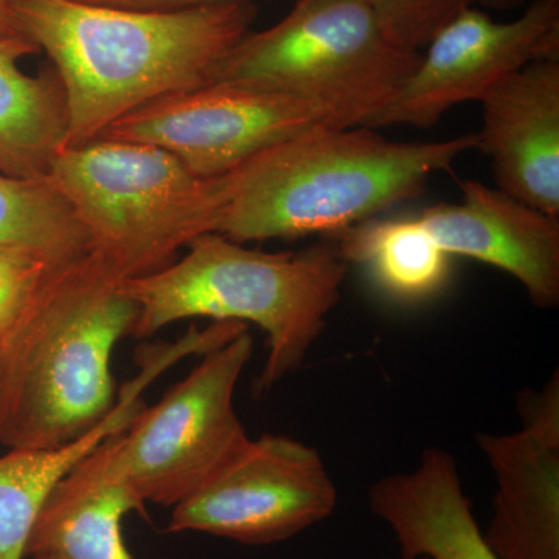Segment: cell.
Wrapping results in <instances>:
<instances>
[{"instance_id": "52a82bcc", "label": "cell", "mask_w": 559, "mask_h": 559, "mask_svg": "<svg viewBox=\"0 0 559 559\" xmlns=\"http://www.w3.org/2000/svg\"><path fill=\"white\" fill-rule=\"evenodd\" d=\"M253 353L249 330L212 349L186 380L83 460L143 502L176 507L218 477L250 440L234 396Z\"/></svg>"}, {"instance_id": "6da1fadb", "label": "cell", "mask_w": 559, "mask_h": 559, "mask_svg": "<svg viewBox=\"0 0 559 559\" xmlns=\"http://www.w3.org/2000/svg\"><path fill=\"white\" fill-rule=\"evenodd\" d=\"M16 9L25 35L46 51L64 87V148L100 138L151 102L209 84L257 16L252 0L171 11L16 0Z\"/></svg>"}, {"instance_id": "277c9868", "label": "cell", "mask_w": 559, "mask_h": 559, "mask_svg": "<svg viewBox=\"0 0 559 559\" xmlns=\"http://www.w3.org/2000/svg\"><path fill=\"white\" fill-rule=\"evenodd\" d=\"M187 248L183 259L124 283L138 305L132 336H154L193 318L259 325L270 345L255 382L257 395H264L304 366L341 301L348 264L334 248L264 252L216 231Z\"/></svg>"}, {"instance_id": "7c38bea8", "label": "cell", "mask_w": 559, "mask_h": 559, "mask_svg": "<svg viewBox=\"0 0 559 559\" xmlns=\"http://www.w3.org/2000/svg\"><path fill=\"white\" fill-rule=\"evenodd\" d=\"M460 204L425 209L418 219L448 255L491 264L521 283L538 308L559 301V219L477 180Z\"/></svg>"}, {"instance_id": "5b68a950", "label": "cell", "mask_w": 559, "mask_h": 559, "mask_svg": "<svg viewBox=\"0 0 559 559\" xmlns=\"http://www.w3.org/2000/svg\"><path fill=\"white\" fill-rule=\"evenodd\" d=\"M46 180L83 227L86 252L127 280L164 270L215 230L219 178H197L146 143L98 138L64 148Z\"/></svg>"}, {"instance_id": "cb8c5ba5", "label": "cell", "mask_w": 559, "mask_h": 559, "mask_svg": "<svg viewBox=\"0 0 559 559\" xmlns=\"http://www.w3.org/2000/svg\"><path fill=\"white\" fill-rule=\"evenodd\" d=\"M525 0H476V3H480L485 9L492 10H511L522 5Z\"/></svg>"}, {"instance_id": "d4e9b609", "label": "cell", "mask_w": 559, "mask_h": 559, "mask_svg": "<svg viewBox=\"0 0 559 559\" xmlns=\"http://www.w3.org/2000/svg\"><path fill=\"white\" fill-rule=\"evenodd\" d=\"M409 559H428V558H409Z\"/></svg>"}, {"instance_id": "3957f363", "label": "cell", "mask_w": 559, "mask_h": 559, "mask_svg": "<svg viewBox=\"0 0 559 559\" xmlns=\"http://www.w3.org/2000/svg\"><path fill=\"white\" fill-rule=\"evenodd\" d=\"M90 252L58 264L0 344V443L46 450L94 429L117 401L110 358L138 305Z\"/></svg>"}, {"instance_id": "9c48e42d", "label": "cell", "mask_w": 559, "mask_h": 559, "mask_svg": "<svg viewBox=\"0 0 559 559\" xmlns=\"http://www.w3.org/2000/svg\"><path fill=\"white\" fill-rule=\"evenodd\" d=\"M336 503L337 489L318 451L288 437L263 436L178 503L165 532L270 546L326 520Z\"/></svg>"}, {"instance_id": "ba28073f", "label": "cell", "mask_w": 559, "mask_h": 559, "mask_svg": "<svg viewBox=\"0 0 559 559\" xmlns=\"http://www.w3.org/2000/svg\"><path fill=\"white\" fill-rule=\"evenodd\" d=\"M316 124L334 127L322 109L299 98L212 83L132 110L100 138L157 146L197 178L216 179Z\"/></svg>"}, {"instance_id": "9a60e30c", "label": "cell", "mask_w": 559, "mask_h": 559, "mask_svg": "<svg viewBox=\"0 0 559 559\" xmlns=\"http://www.w3.org/2000/svg\"><path fill=\"white\" fill-rule=\"evenodd\" d=\"M83 460L40 509L25 559H132L121 521L130 513L146 518V503L127 485L92 473Z\"/></svg>"}, {"instance_id": "ffe728a7", "label": "cell", "mask_w": 559, "mask_h": 559, "mask_svg": "<svg viewBox=\"0 0 559 559\" xmlns=\"http://www.w3.org/2000/svg\"><path fill=\"white\" fill-rule=\"evenodd\" d=\"M61 259L31 246L0 245V344L16 329Z\"/></svg>"}, {"instance_id": "7402d4cb", "label": "cell", "mask_w": 559, "mask_h": 559, "mask_svg": "<svg viewBox=\"0 0 559 559\" xmlns=\"http://www.w3.org/2000/svg\"><path fill=\"white\" fill-rule=\"evenodd\" d=\"M79 2L114 7V9L171 11L221 5V3L248 2V0H79Z\"/></svg>"}, {"instance_id": "ac0fdd59", "label": "cell", "mask_w": 559, "mask_h": 559, "mask_svg": "<svg viewBox=\"0 0 559 559\" xmlns=\"http://www.w3.org/2000/svg\"><path fill=\"white\" fill-rule=\"evenodd\" d=\"M130 421V406L117 403L80 439L46 450H10L0 457V559H25L33 525L51 491L81 460Z\"/></svg>"}, {"instance_id": "7a4b0ae2", "label": "cell", "mask_w": 559, "mask_h": 559, "mask_svg": "<svg viewBox=\"0 0 559 559\" xmlns=\"http://www.w3.org/2000/svg\"><path fill=\"white\" fill-rule=\"evenodd\" d=\"M473 150L477 134L393 142L373 128L316 124L221 176L213 231L242 245L336 235L414 200Z\"/></svg>"}, {"instance_id": "30bf717a", "label": "cell", "mask_w": 559, "mask_h": 559, "mask_svg": "<svg viewBox=\"0 0 559 559\" xmlns=\"http://www.w3.org/2000/svg\"><path fill=\"white\" fill-rule=\"evenodd\" d=\"M417 68L369 128L436 127L454 106L480 102L499 81L532 62L559 60V0H532L499 22L468 7L426 46Z\"/></svg>"}, {"instance_id": "d6986e66", "label": "cell", "mask_w": 559, "mask_h": 559, "mask_svg": "<svg viewBox=\"0 0 559 559\" xmlns=\"http://www.w3.org/2000/svg\"><path fill=\"white\" fill-rule=\"evenodd\" d=\"M0 245L31 246L75 259L86 252L83 227L46 179L0 173Z\"/></svg>"}, {"instance_id": "484cf974", "label": "cell", "mask_w": 559, "mask_h": 559, "mask_svg": "<svg viewBox=\"0 0 559 559\" xmlns=\"http://www.w3.org/2000/svg\"><path fill=\"white\" fill-rule=\"evenodd\" d=\"M0 392H2V389H0Z\"/></svg>"}, {"instance_id": "8fae6325", "label": "cell", "mask_w": 559, "mask_h": 559, "mask_svg": "<svg viewBox=\"0 0 559 559\" xmlns=\"http://www.w3.org/2000/svg\"><path fill=\"white\" fill-rule=\"evenodd\" d=\"M518 406V432L476 436L498 485L484 536L500 559H559L558 371Z\"/></svg>"}, {"instance_id": "8992f818", "label": "cell", "mask_w": 559, "mask_h": 559, "mask_svg": "<svg viewBox=\"0 0 559 559\" xmlns=\"http://www.w3.org/2000/svg\"><path fill=\"white\" fill-rule=\"evenodd\" d=\"M421 53L396 47L359 0H297L263 32H249L209 84L289 95L322 109L336 128H369Z\"/></svg>"}, {"instance_id": "603a6c76", "label": "cell", "mask_w": 559, "mask_h": 559, "mask_svg": "<svg viewBox=\"0 0 559 559\" xmlns=\"http://www.w3.org/2000/svg\"><path fill=\"white\" fill-rule=\"evenodd\" d=\"M0 38H28L17 14L16 0H0Z\"/></svg>"}, {"instance_id": "2e32d148", "label": "cell", "mask_w": 559, "mask_h": 559, "mask_svg": "<svg viewBox=\"0 0 559 559\" xmlns=\"http://www.w3.org/2000/svg\"><path fill=\"white\" fill-rule=\"evenodd\" d=\"M40 53L28 38H0V173L47 179L64 150L69 117L64 87L49 64L27 75L21 60Z\"/></svg>"}, {"instance_id": "44dd1931", "label": "cell", "mask_w": 559, "mask_h": 559, "mask_svg": "<svg viewBox=\"0 0 559 559\" xmlns=\"http://www.w3.org/2000/svg\"><path fill=\"white\" fill-rule=\"evenodd\" d=\"M400 49L421 53L430 39L476 0H359Z\"/></svg>"}, {"instance_id": "e0dca14e", "label": "cell", "mask_w": 559, "mask_h": 559, "mask_svg": "<svg viewBox=\"0 0 559 559\" xmlns=\"http://www.w3.org/2000/svg\"><path fill=\"white\" fill-rule=\"evenodd\" d=\"M336 252L362 267L392 299L417 304L447 285L451 257L415 218L369 219L336 234Z\"/></svg>"}, {"instance_id": "5bb4252c", "label": "cell", "mask_w": 559, "mask_h": 559, "mask_svg": "<svg viewBox=\"0 0 559 559\" xmlns=\"http://www.w3.org/2000/svg\"><path fill=\"white\" fill-rule=\"evenodd\" d=\"M369 507L392 530L403 559H500L474 520L457 462L441 448L423 452L417 468L378 480Z\"/></svg>"}, {"instance_id": "4fadbf2b", "label": "cell", "mask_w": 559, "mask_h": 559, "mask_svg": "<svg viewBox=\"0 0 559 559\" xmlns=\"http://www.w3.org/2000/svg\"><path fill=\"white\" fill-rule=\"evenodd\" d=\"M479 150L498 189L559 219V60L532 62L480 100Z\"/></svg>"}]
</instances>
